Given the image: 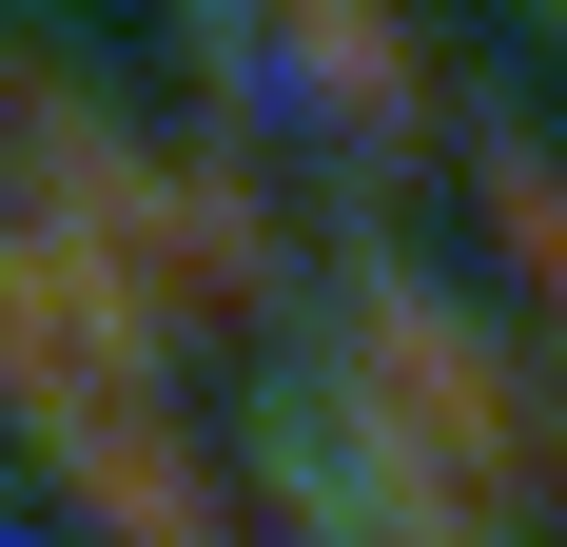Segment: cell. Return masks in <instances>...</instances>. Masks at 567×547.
<instances>
[]
</instances>
